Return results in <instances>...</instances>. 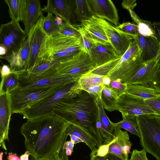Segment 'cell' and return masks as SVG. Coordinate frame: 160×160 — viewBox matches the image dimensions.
<instances>
[{
	"label": "cell",
	"mask_w": 160,
	"mask_h": 160,
	"mask_svg": "<svg viewBox=\"0 0 160 160\" xmlns=\"http://www.w3.org/2000/svg\"><path fill=\"white\" fill-rule=\"evenodd\" d=\"M70 124L55 115L28 119L20 128L27 151L36 160L58 158L64 148L66 131Z\"/></svg>",
	"instance_id": "cell-1"
},
{
	"label": "cell",
	"mask_w": 160,
	"mask_h": 160,
	"mask_svg": "<svg viewBox=\"0 0 160 160\" xmlns=\"http://www.w3.org/2000/svg\"><path fill=\"white\" fill-rule=\"evenodd\" d=\"M53 109L54 115L89 135L98 148L102 144L103 140L98 126V104L87 91L82 90L74 97L63 100Z\"/></svg>",
	"instance_id": "cell-2"
},
{
	"label": "cell",
	"mask_w": 160,
	"mask_h": 160,
	"mask_svg": "<svg viewBox=\"0 0 160 160\" xmlns=\"http://www.w3.org/2000/svg\"><path fill=\"white\" fill-rule=\"evenodd\" d=\"M83 51H85L82 37L78 38L58 33L48 36L44 41L38 55V62L42 59L60 62Z\"/></svg>",
	"instance_id": "cell-3"
},
{
	"label": "cell",
	"mask_w": 160,
	"mask_h": 160,
	"mask_svg": "<svg viewBox=\"0 0 160 160\" xmlns=\"http://www.w3.org/2000/svg\"><path fill=\"white\" fill-rule=\"evenodd\" d=\"M78 80L69 83L57 92L40 100L20 114L27 120L54 115L53 108L56 105L63 99L74 97L82 90Z\"/></svg>",
	"instance_id": "cell-4"
},
{
	"label": "cell",
	"mask_w": 160,
	"mask_h": 160,
	"mask_svg": "<svg viewBox=\"0 0 160 160\" xmlns=\"http://www.w3.org/2000/svg\"><path fill=\"white\" fill-rule=\"evenodd\" d=\"M140 144L157 160H160V116L153 114L136 117Z\"/></svg>",
	"instance_id": "cell-5"
},
{
	"label": "cell",
	"mask_w": 160,
	"mask_h": 160,
	"mask_svg": "<svg viewBox=\"0 0 160 160\" xmlns=\"http://www.w3.org/2000/svg\"><path fill=\"white\" fill-rule=\"evenodd\" d=\"M143 63L141 51L136 38L131 42L127 50L106 76L111 81L119 80L126 84Z\"/></svg>",
	"instance_id": "cell-6"
},
{
	"label": "cell",
	"mask_w": 160,
	"mask_h": 160,
	"mask_svg": "<svg viewBox=\"0 0 160 160\" xmlns=\"http://www.w3.org/2000/svg\"><path fill=\"white\" fill-rule=\"evenodd\" d=\"M18 72L19 85L17 88L22 89L43 88L58 85L67 84L79 78L61 74L56 68L38 75L30 74L26 70Z\"/></svg>",
	"instance_id": "cell-7"
},
{
	"label": "cell",
	"mask_w": 160,
	"mask_h": 160,
	"mask_svg": "<svg viewBox=\"0 0 160 160\" xmlns=\"http://www.w3.org/2000/svg\"><path fill=\"white\" fill-rule=\"evenodd\" d=\"M67 84L58 85L36 89H22L17 88L9 93L12 114H20L34 103L57 92Z\"/></svg>",
	"instance_id": "cell-8"
},
{
	"label": "cell",
	"mask_w": 160,
	"mask_h": 160,
	"mask_svg": "<svg viewBox=\"0 0 160 160\" xmlns=\"http://www.w3.org/2000/svg\"><path fill=\"white\" fill-rule=\"evenodd\" d=\"M96 68L88 54L83 51L61 61L56 68L61 74L79 78Z\"/></svg>",
	"instance_id": "cell-9"
},
{
	"label": "cell",
	"mask_w": 160,
	"mask_h": 160,
	"mask_svg": "<svg viewBox=\"0 0 160 160\" xmlns=\"http://www.w3.org/2000/svg\"><path fill=\"white\" fill-rule=\"evenodd\" d=\"M28 38L19 23L11 21L2 24L0 28V46L6 50L5 56L19 49Z\"/></svg>",
	"instance_id": "cell-10"
},
{
	"label": "cell",
	"mask_w": 160,
	"mask_h": 160,
	"mask_svg": "<svg viewBox=\"0 0 160 160\" xmlns=\"http://www.w3.org/2000/svg\"><path fill=\"white\" fill-rule=\"evenodd\" d=\"M116 110L120 112L122 115L136 117L145 114L157 115L149 107L144 100L127 93L118 98Z\"/></svg>",
	"instance_id": "cell-11"
},
{
	"label": "cell",
	"mask_w": 160,
	"mask_h": 160,
	"mask_svg": "<svg viewBox=\"0 0 160 160\" xmlns=\"http://www.w3.org/2000/svg\"><path fill=\"white\" fill-rule=\"evenodd\" d=\"M98 19L110 43L118 55L122 56L137 37L122 31L103 19Z\"/></svg>",
	"instance_id": "cell-12"
},
{
	"label": "cell",
	"mask_w": 160,
	"mask_h": 160,
	"mask_svg": "<svg viewBox=\"0 0 160 160\" xmlns=\"http://www.w3.org/2000/svg\"><path fill=\"white\" fill-rule=\"evenodd\" d=\"M76 6L75 0H48L42 9L43 11L59 16L64 22L78 28L81 25L76 18Z\"/></svg>",
	"instance_id": "cell-13"
},
{
	"label": "cell",
	"mask_w": 160,
	"mask_h": 160,
	"mask_svg": "<svg viewBox=\"0 0 160 160\" xmlns=\"http://www.w3.org/2000/svg\"><path fill=\"white\" fill-rule=\"evenodd\" d=\"M89 12L91 16L103 19L115 25H119L117 9L110 0H86Z\"/></svg>",
	"instance_id": "cell-14"
},
{
	"label": "cell",
	"mask_w": 160,
	"mask_h": 160,
	"mask_svg": "<svg viewBox=\"0 0 160 160\" xmlns=\"http://www.w3.org/2000/svg\"><path fill=\"white\" fill-rule=\"evenodd\" d=\"M93 44L89 55L96 68L119 57L110 43L103 42L92 38Z\"/></svg>",
	"instance_id": "cell-15"
},
{
	"label": "cell",
	"mask_w": 160,
	"mask_h": 160,
	"mask_svg": "<svg viewBox=\"0 0 160 160\" xmlns=\"http://www.w3.org/2000/svg\"><path fill=\"white\" fill-rule=\"evenodd\" d=\"M31 35L32 33L18 50L8 56H0L1 59H5L9 63L12 72H19L27 70Z\"/></svg>",
	"instance_id": "cell-16"
},
{
	"label": "cell",
	"mask_w": 160,
	"mask_h": 160,
	"mask_svg": "<svg viewBox=\"0 0 160 160\" xmlns=\"http://www.w3.org/2000/svg\"><path fill=\"white\" fill-rule=\"evenodd\" d=\"M42 17L32 33L30 44V52L27 70L32 68L38 62V55L42 45L48 37L43 29Z\"/></svg>",
	"instance_id": "cell-17"
},
{
	"label": "cell",
	"mask_w": 160,
	"mask_h": 160,
	"mask_svg": "<svg viewBox=\"0 0 160 160\" xmlns=\"http://www.w3.org/2000/svg\"><path fill=\"white\" fill-rule=\"evenodd\" d=\"M12 115L8 93L0 94V144L5 150V140H8V134Z\"/></svg>",
	"instance_id": "cell-18"
},
{
	"label": "cell",
	"mask_w": 160,
	"mask_h": 160,
	"mask_svg": "<svg viewBox=\"0 0 160 160\" xmlns=\"http://www.w3.org/2000/svg\"><path fill=\"white\" fill-rule=\"evenodd\" d=\"M158 71L159 66L156 58L143 63L126 84L127 85L141 84L149 86L156 77Z\"/></svg>",
	"instance_id": "cell-19"
},
{
	"label": "cell",
	"mask_w": 160,
	"mask_h": 160,
	"mask_svg": "<svg viewBox=\"0 0 160 160\" xmlns=\"http://www.w3.org/2000/svg\"><path fill=\"white\" fill-rule=\"evenodd\" d=\"M39 0H27L26 13L23 21L24 31L29 37L40 18L43 12Z\"/></svg>",
	"instance_id": "cell-20"
},
{
	"label": "cell",
	"mask_w": 160,
	"mask_h": 160,
	"mask_svg": "<svg viewBox=\"0 0 160 160\" xmlns=\"http://www.w3.org/2000/svg\"><path fill=\"white\" fill-rule=\"evenodd\" d=\"M98 109V126L103 138V144L110 143L116 138L117 129L114 123L106 115L103 107L101 98L97 102Z\"/></svg>",
	"instance_id": "cell-21"
},
{
	"label": "cell",
	"mask_w": 160,
	"mask_h": 160,
	"mask_svg": "<svg viewBox=\"0 0 160 160\" xmlns=\"http://www.w3.org/2000/svg\"><path fill=\"white\" fill-rule=\"evenodd\" d=\"M136 39L143 63L157 58L160 50V45L155 36H144L138 33Z\"/></svg>",
	"instance_id": "cell-22"
},
{
	"label": "cell",
	"mask_w": 160,
	"mask_h": 160,
	"mask_svg": "<svg viewBox=\"0 0 160 160\" xmlns=\"http://www.w3.org/2000/svg\"><path fill=\"white\" fill-rule=\"evenodd\" d=\"M81 25L93 39L103 42L110 43L98 18L92 16L82 21Z\"/></svg>",
	"instance_id": "cell-23"
},
{
	"label": "cell",
	"mask_w": 160,
	"mask_h": 160,
	"mask_svg": "<svg viewBox=\"0 0 160 160\" xmlns=\"http://www.w3.org/2000/svg\"><path fill=\"white\" fill-rule=\"evenodd\" d=\"M8 7L12 21L19 23L23 22L25 16L27 0H4Z\"/></svg>",
	"instance_id": "cell-24"
},
{
	"label": "cell",
	"mask_w": 160,
	"mask_h": 160,
	"mask_svg": "<svg viewBox=\"0 0 160 160\" xmlns=\"http://www.w3.org/2000/svg\"><path fill=\"white\" fill-rule=\"evenodd\" d=\"M126 92L144 100L157 98L160 95L149 86L141 84L127 85Z\"/></svg>",
	"instance_id": "cell-25"
},
{
	"label": "cell",
	"mask_w": 160,
	"mask_h": 160,
	"mask_svg": "<svg viewBox=\"0 0 160 160\" xmlns=\"http://www.w3.org/2000/svg\"><path fill=\"white\" fill-rule=\"evenodd\" d=\"M66 132L68 135L74 136L81 139L91 150L90 154H95L98 149L96 148V144L91 137L84 131L71 124L67 128Z\"/></svg>",
	"instance_id": "cell-26"
},
{
	"label": "cell",
	"mask_w": 160,
	"mask_h": 160,
	"mask_svg": "<svg viewBox=\"0 0 160 160\" xmlns=\"http://www.w3.org/2000/svg\"><path fill=\"white\" fill-rule=\"evenodd\" d=\"M122 119L114 124L117 129L123 128L140 138V133L138 126L136 117L122 114Z\"/></svg>",
	"instance_id": "cell-27"
},
{
	"label": "cell",
	"mask_w": 160,
	"mask_h": 160,
	"mask_svg": "<svg viewBox=\"0 0 160 160\" xmlns=\"http://www.w3.org/2000/svg\"><path fill=\"white\" fill-rule=\"evenodd\" d=\"M128 10L133 21L138 27L139 34L144 36H154L152 23L150 21L141 19L133 10Z\"/></svg>",
	"instance_id": "cell-28"
},
{
	"label": "cell",
	"mask_w": 160,
	"mask_h": 160,
	"mask_svg": "<svg viewBox=\"0 0 160 160\" xmlns=\"http://www.w3.org/2000/svg\"><path fill=\"white\" fill-rule=\"evenodd\" d=\"M105 77V76L90 72L81 76L78 82L80 88L85 90L96 85L103 84V79Z\"/></svg>",
	"instance_id": "cell-29"
},
{
	"label": "cell",
	"mask_w": 160,
	"mask_h": 160,
	"mask_svg": "<svg viewBox=\"0 0 160 160\" xmlns=\"http://www.w3.org/2000/svg\"><path fill=\"white\" fill-rule=\"evenodd\" d=\"M118 98L107 86H105L101 94V99L104 109L109 112L116 110Z\"/></svg>",
	"instance_id": "cell-30"
},
{
	"label": "cell",
	"mask_w": 160,
	"mask_h": 160,
	"mask_svg": "<svg viewBox=\"0 0 160 160\" xmlns=\"http://www.w3.org/2000/svg\"><path fill=\"white\" fill-rule=\"evenodd\" d=\"M19 85L18 72H12L11 73L1 80L0 94L10 93L18 88Z\"/></svg>",
	"instance_id": "cell-31"
},
{
	"label": "cell",
	"mask_w": 160,
	"mask_h": 160,
	"mask_svg": "<svg viewBox=\"0 0 160 160\" xmlns=\"http://www.w3.org/2000/svg\"><path fill=\"white\" fill-rule=\"evenodd\" d=\"M42 25L48 36L51 37L59 33L60 27L56 22L52 14L48 13L47 15L42 19Z\"/></svg>",
	"instance_id": "cell-32"
},
{
	"label": "cell",
	"mask_w": 160,
	"mask_h": 160,
	"mask_svg": "<svg viewBox=\"0 0 160 160\" xmlns=\"http://www.w3.org/2000/svg\"><path fill=\"white\" fill-rule=\"evenodd\" d=\"M116 135V141L125 154L128 157L132 144L129 140V136L127 131L117 129Z\"/></svg>",
	"instance_id": "cell-33"
},
{
	"label": "cell",
	"mask_w": 160,
	"mask_h": 160,
	"mask_svg": "<svg viewBox=\"0 0 160 160\" xmlns=\"http://www.w3.org/2000/svg\"><path fill=\"white\" fill-rule=\"evenodd\" d=\"M59 64L58 62L42 59L33 67L26 70L30 74L38 75L50 69L56 68Z\"/></svg>",
	"instance_id": "cell-34"
},
{
	"label": "cell",
	"mask_w": 160,
	"mask_h": 160,
	"mask_svg": "<svg viewBox=\"0 0 160 160\" xmlns=\"http://www.w3.org/2000/svg\"><path fill=\"white\" fill-rule=\"evenodd\" d=\"M75 14L78 23L81 26L82 22L88 19L92 16L90 14L86 0H75Z\"/></svg>",
	"instance_id": "cell-35"
},
{
	"label": "cell",
	"mask_w": 160,
	"mask_h": 160,
	"mask_svg": "<svg viewBox=\"0 0 160 160\" xmlns=\"http://www.w3.org/2000/svg\"><path fill=\"white\" fill-rule=\"evenodd\" d=\"M59 33L76 38H81V34L78 28L65 22L61 25Z\"/></svg>",
	"instance_id": "cell-36"
},
{
	"label": "cell",
	"mask_w": 160,
	"mask_h": 160,
	"mask_svg": "<svg viewBox=\"0 0 160 160\" xmlns=\"http://www.w3.org/2000/svg\"><path fill=\"white\" fill-rule=\"evenodd\" d=\"M127 84L122 83L119 80H112L109 84L107 86L118 98L123 94L126 93Z\"/></svg>",
	"instance_id": "cell-37"
},
{
	"label": "cell",
	"mask_w": 160,
	"mask_h": 160,
	"mask_svg": "<svg viewBox=\"0 0 160 160\" xmlns=\"http://www.w3.org/2000/svg\"><path fill=\"white\" fill-rule=\"evenodd\" d=\"M116 27L126 33L130 34L136 38L138 34V27L130 22H126L119 24Z\"/></svg>",
	"instance_id": "cell-38"
},
{
	"label": "cell",
	"mask_w": 160,
	"mask_h": 160,
	"mask_svg": "<svg viewBox=\"0 0 160 160\" xmlns=\"http://www.w3.org/2000/svg\"><path fill=\"white\" fill-rule=\"evenodd\" d=\"M78 28L81 35L84 49L89 55L93 43L92 38L82 26H79Z\"/></svg>",
	"instance_id": "cell-39"
},
{
	"label": "cell",
	"mask_w": 160,
	"mask_h": 160,
	"mask_svg": "<svg viewBox=\"0 0 160 160\" xmlns=\"http://www.w3.org/2000/svg\"><path fill=\"white\" fill-rule=\"evenodd\" d=\"M108 153L119 157L124 160H128V157L124 153L116 140L109 146Z\"/></svg>",
	"instance_id": "cell-40"
},
{
	"label": "cell",
	"mask_w": 160,
	"mask_h": 160,
	"mask_svg": "<svg viewBox=\"0 0 160 160\" xmlns=\"http://www.w3.org/2000/svg\"><path fill=\"white\" fill-rule=\"evenodd\" d=\"M105 87L103 84L97 85L85 90L88 92L96 101L97 102L101 98L102 93Z\"/></svg>",
	"instance_id": "cell-41"
},
{
	"label": "cell",
	"mask_w": 160,
	"mask_h": 160,
	"mask_svg": "<svg viewBox=\"0 0 160 160\" xmlns=\"http://www.w3.org/2000/svg\"><path fill=\"white\" fill-rule=\"evenodd\" d=\"M147 105L157 115L160 116V94L157 98L144 100Z\"/></svg>",
	"instance_id": "cell-42"
},
{
	"label": "cell",
	"mask_w": 160,
	"mask_h": 160,
	"mask_svg": "<svg viewBox=\"0 0 160 160\" xmlns=\"http://www.w3.org/2000/svg\"><path fill=\"white\" fill-rule=\"evenodd\" d=\"M147 152L144 149L140 151L133 150L129 160H149L147 156Z\"/></svg>",
	"instance_id": "cell-43"
},
{
	"label": "cell",
	"mask_w": 160,
	"mask_h": 160,
	"mask_svg": "<svg viewBox=\"0 0 160 160\" xmlns=\"http://www.w3.org/2000/svg\"><path fill=\"white\" fill-rule=\"evenodd\" d=\"M116 140L115 138L109 143L102 144L98 148H97V150L95 155L90 154V156L103 157L105 156L108 153L109 146Z\"/></svg>",
	"instance_id": "cell-44"
},
{
	"label": "cell",
	"mask_w": 160,
	"mask_h": 160,
	"mask_svg": "<svg viewBox=\"0 0 160 160\" xmlns=\"http://www.w3.org/2000/svg\"><path fill=\"white\" fill-rule=\"evenodd\" d=\"M90 160H124L110 153L103 157L90 156Z\"/></svg>",
	"instance_id": "cell-45"
},
{
	"label": "cell",
	"mask_w": 160,
	"mask_h": 160,
	"mask_svg": "<svg viewBox=\"0 0 160 160\" xmlns=\"http://www.w3.org/2000/svg\"><path fill=\"white\" fill-rule=\"evenodd\" d=\"M148 86L160 94V71H158L156 77Z\"/></svg>",
	"instance_id": "cell-46"
},
{
	"label": "cell",
	"mask_w": 160,
	"mask_h": 160,
	"mask_svg": "<svg viewBox=\"0 0 160 160\" xmlns=\"http://www.w3.org/2000/svg\"><path fill=\"white\" fill-rule=\"evenodd\" d=\"M136 0H124L121 3L122 7L124 9L128 10H133L137 5Z\"/></svg>",
	"instance_id": "cell-47"
},
{
	"label": "cell",
	"mask_w": 160,
	"mask_h": 160,
	"mask_svg": "<svg viewBox=\"0 0 160 160\" xmlns=\"http://www.w3.org/2000/svg\"><path fill=\"white\" fill-rule=\"evenodd\" d=\"M154 36L160 45V22H154L152 23Z\"/></svg>",
	"instance_id": "cell-48"
},
{
	"label": "cell",
	"mask_w": 160,
	"mask_h": 160,
	"mask_svg": "<svg viewBox=\"0 0 160 160\" xmlns=\"http://www.w3.org/2000/svg\"><path fill=\"white\" fill-rule=\"evenodd\" d=\"M0 72L1 79H3L12 72L10 66L5 64L3 65L1 68Z\"/></svg>",
	"instance_id": "cell-49"
},
{
	"label": "cell",
	"mask_w": 160,
	"mask_h": 160,
	"mask_svg": "<svg viewBox=\"0 0 160 160\" xmlns=\"http://www.w3.org/2000/svg\"><path fill=\"white\" fill-rule=\"evenodd\" d=\"M8 160H21L20 158L15 153H9L8 157Z\"/></svg>",
	"instance_id": "cell-50"
},
{
	"label": "cell",
	"mask_w": 160,
	"mask_h": 160,
	"mask_svg": "<svg viewBox=\"0 0 160 160\" xmlns=\"http://www.w3.org/2000/svg\"><path fill=\"white\" fill-rule=\"evenodd\" d=\"M74 142L72 140L66 142L65 144L64 148H69L73 150L74 145Z\"/></svg>",
	"instance_id": "cell-51"
},
{
	"label": "cell",
	"mask_w": 160,
	"mask_h": 160,
	"mask_svg": "<svg viewBox=\"0 0 160 160\" xmlns=\"http://www.w3.org/2000/svg\"><path fill=\"white\" fill-rule=\"evenodd\" d=\"M69 136L71 140L73 141L75 144L80 142H84L83 141L76 136L71 135Z\"/></svg>",
	"instance_id": "cell-52"
},
{
	"label": "cell",
	"mask_w": 160,
	"mask_h": 160,
	"mask_svg": "<svg viewBox=\"0 0 160 160\" xmlns=\"http://www.w3.org/2000/svg\"><path fill=\"white\" fill-rule=\"evenodd\" d=\"M30 155H31V153L28 151H27L24 154L20 156V160H28L29 157Z\"/></svg>",
	"instance_id": "cell-53"
},
{
	"label": "cell",
	"mask_w": 160,
	"mask_h": 160,
	"mask_svg": "<svg viewBox=\"0 0 160 160\" xmlns=\"http://www.w3.org/2000/svg\"><path fill=\"white\" fill-rule=\"evenodd\" d=\"M58 160H68V156L66 154L65 150L59 155Z\"/></svg>",
	"instance_id": "cell-54"
},
{
	"label": "cell",
	"mask_w": 160,
	"mask_h": 160,
	"mask_svg": "<svg viewBox=\"0 0 160 160\" xmlns=\"http://www.w3.org/2000/svg\"><path fill=\"white\" fill-rule=\"evenodd\" d=\"M111 80L108 77L105 76L103 79V84L104 86H108L110 83Z\"/></svg>",
	"instance_id": "cell-55"
},
{
	"label": "cell",
	"mask_w": 160,
	"mask_h": 160,
	"mask_svg": "<svg viewBox=\"0 0 160 160\" xmlns=\"http://www.w3.org/2000/svg\"><path fill=\"white\" fill-rule=\"evenodd\" d=\"M55 19L57 24L61 26L63 22L62 19L59 16H56Z\"/></svg>",
	"instance_id": "cell-56"
},
{
	"label": "cell",
	"mask_w": 160,
	"mask_h": 160,
	"mask_svg": "<svg viewBox=\"0 0 160 160\" xmlns=\"http://www.w3.org/2000/svg\"><path fill=\"white\" fill-rule=\"evenodd\" d=\"M6 53V48L0 45V56H5Z\"/></svg>",
	"instance_id": "cell-57"
},
{
	"label": "cell",
	"mask_w": 160,
	"mask_h": 160,
	"mask_svg": "<svg viewBox=\"0 0 160 160\" xmlns=\"http://www.w3.org/2000/svg\"><path fill=\"white\" fill-rule=\"evenodd\" d=\"M65 152L67 155L68 156H70L72 155L73 152V150H71L69 148H64Z\"/></svg>",
	"instance_id": "cell-58"
},
{
	"label": "cell",
	"mask_w": 160,
	"mask_h": 160,
	"mask_svg": "<svg viewBox=\"0 0 160 160\" xmlns=\"http://www.w3.org/2000/svg\"><path fill=\"white\" fill-rule=\"evenodd\" d=\"M158 64L159 66V71H160V50L156 58Z\"/></svg>",
	"instance_id": "cell-59"
},
{
	"label": "cell",
	"mask_w": 160,
	"mask_h": 160,
	"mask_svg": "<svg viewBox=\"0 0 160 160\" xmlns=\"http://www.w3.org/2000/svg\"><path fill=\"white\" fill-rule=\"evenodd\" d=\"M32 158L33 160H36L34 159V158ZM58 158L55 157H53L46 159L40 160H58Z\"/></svg>",
	"instance_id": "cell-60"
},
{
	"label": "cell",
	"mask_w": 160,
	"mask_h": 160,
	"mask_svg": "<svg viewBox=\"0 0 160 160\" xmlns=\"http://www.w3.org/2000/svg\"><path fill=\"white\" fill-rule=\"evenodd\" d=\"M3 156V152H1L0 154V160H3V159H2Z\"/></svg>",
	"instance_id": "cell-61"
}]
</instances>
